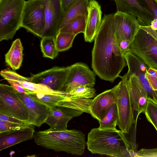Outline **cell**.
<instances>
[{
  "instance_id": "obj_38",
  "label": "cell",
  "mask_w": 157,
  "mask_h": 157,
  "mask_svg": "<svg viewBox=\"0 0 157 157\" xmlns=\"http://www.w3.org/2000/svg\"><path fill=\"white\" fill-rule=\"evenodd\" d=\"M75 0H62V5L64 11Z\"/></svg>"
},
{
  "instance_id": "obj_15",
  "label": "cell",
  "mask_w": 157,
  "mask_h": 157,
  "mask_svg": "<svg viewBox=\"0 0 157 157\" xmlns=\"http://www.w3.org/2000/svg\"><path fill=\"white\" fill-rule=\"evenodd\" d=\"M16 93L27 109L29 115L28 123L38 127L45 123L50 114V109L34 100L28 94L20 93L16 90Z\"/></svg>"
},
{
  "instance_id": "obj_31",
  "label": "cell",
  "mask_w": 157,
  "mask_h": 157,
  "mask_svg": "<svg viewBox=\"0 0 157 157\" xmlns=\"http://www.w3.org/2000/svg\"><path fill=\"white\" fill-rule=\"evenodd\" d=\"M31 124L28 123L20 124L0 120V135L19 130Z\"/></svg>"
},
{
  "instance_id": "obj_11",
  "label": "cell",
  "mask_w": 157,
  "mask_h": 157,
  "mask_svg": "<svg viewBox=\"0 0 157 157\" xmlns=\"http://www.w3.org/2000/svg\"><path fill=\"white\" fill-rule=\"evenodd\" d=\"M117 40L123 39L132 43L140 29L136 18L132 15L120 11L113 13Z\"/></svg>"
},
{
  "instance_id": "obj_41",
  "label": "cell",
  "mask_w": 157,
  "mask_h": 157,
  "mask_svg": "<svg viewBox=\"0 0 157 157\" xmlns=\"http://www.w3.org/2000/svg\"></svg>"
},
{
  "instance_id": "obj_9",
  "label": "cell",
  "mask_w": 157,
  "mask_h": 157,
  "mask_svg": "<svg viewBox=\"0 0 157 157\" xmlns=\"http://www.w3.org/2000/svg\"><path fill=\"white\" fill-rule=\"evenodd\" d=\"M95 83V75L85 63H77L70 66L62 91L68 93L82 86L93 87Z\"/></svg>"
},
{
  "instance_id": "obj_20",
  "label": "cell",
  "mask_w": 157,
  "mask_h": 157,
  "mask_svg": "<svg viewBox=\"0 0 157 157\" xmlns=\"http://www.w3.org/2000/svg\"><path fill=\"white\" fill-rule=\"evenodd\" d=\"M34 125L29 126L9 133L0 135V151L33 138Z\"/></svg>"
},
{
  "instance_id": "obj_21",
  "label": "cell",
  "mask_w": 157,
  "mask_h": 157,
  "mask_svg": "<svg viewBox=\"0 0 157 157\" xmlns=\"http://www.w3.org/2000/svg\"><path fill=\"white\" fill-rule=\"evenodd\" d=\"M89 2V0H75L64 11L59 29L77 17L87 16Z\"/></svg>"
},
{
  "instance_id": "obj_29",
  "label": "cell",
  "mask_w": 157,
  "mask_h": 157,
  "mask_svg": "<svg viewBox=\"0 0 157 157\" xmlns=\"http://www.w3.org/2000/svg\"><path fill=\"white\" fill-rule=\"evenodd\" d=\"M144 113L147 120L153 126L157 132V103L150 97L148 98Z\"/></svg>"
},
{
  "instance_id": "obj_1",
  "label": "cell",
  "mask_w": 157,
  "mask_h": 157,
  "mask_svg": "<svg viewBox=\"0 0 157 157\" xmlns=\"http://www.w3.org/2000/svg\"><path fill=\"white\" fill-rule=\"evenodd\" d=\"M94 40L92 68L101 79L113 82L127 64L117 44L113 13L103 16Z\"/></svg>"
},
{
  "instance_id": "obj_2",
  "label": "cell",
  "mask_w": 157,
  "mask_h": 157,
  "mask_svg": "<svg viewBox=\"0 0 157 157\" xmlns=\"http://www.w3.org/2000/svg\"><path fill=\"white\" fill-rule=\"evenodd\" d=\"M121 130L92 128L88 134L86 144L92 153L115 157H135L136 151L131 147Z\"/></svg>"
},
{
  "instance_id": "obj_24",
  "label": "cell",
  "mask_w": 157,
  "mask_h": 157,
  "mask_svg": "<svg viewBox=\"0 0 157 157\" xmlns=\"http://www.w3.org/2000/svg\"><path fill=\"white\" fill-rule=\"evenodd\" d=\"M28 94L34 100L46 106L50 109L57 106L61 101L72 100L76 98L68 93L65 95H58L31 92Z\"/></svg>"
},
{
  "instance_id": "obj_19",
  "label": "cell",
  "mask_w": 157,
  "mask_h": 157,
  "mask_svg": "<svg viewBox=\"0 0 157 157\" xmlns=\"http://www.w3.org/2000/svg\"><path fill=\"white\" fill-rule=\"evenodd\" d=\"M85 31L84 33L86 41L91 42L94 40L101 25L102 12L101 6L95 0H90L87 8Z\"/></svg>"
},
{
  "instance_id": "obj_22",
  "label": "cell",
  "mask_w": 157,
  "mask_h": 157,
  "mask_svg": "<svg viewBox=\"0 0 157 157\" xmlns=\"http://www.w3.org/2000/svg\"><path fill=\"white\" fill-rule=\"evenodd\" d=\"M45 6L44 29L41 38H55L59 29L60 24L53 12L49 0H44Z\"/></svg>"
},
{
  "instance_id": "obj_3",
  "label": "cell",
  "mask_w": 157,
  "mask_h": 157,
  "mask_svg": "<svg viewBox=\"0 0 157 157\" xmlns=\"http://www.w3.org/2000/svg\"><path fill=\"white\" fill-rule=\"evenodd\" d=\"M33 138L37 145L46 149L76 155H82L87 146L85 134L75 129L55 130L49 128L36 132Z\"/></svg>"
},
{
  "instance_id": "obj_32",
  "label": "cell",
  "mask_w": 157,
  "mask_h": 157,
  "mask_svg": "<svg viewBox=\"0 0 157 157\" xmlns=\"http://www.w3.org/2000/svg\"><path fill=\"white\" fill-rule=\"evenodd\" d=\"M146 78L152 89L157 91V70L149 67L145 74Z\"/></svg>"
},
{
  "instance_id": "obj_10",
  "label": "cell",
  "mask_w": 157,
  "mask_h": 157,
  "mask_svg": "<svg viewBox=\"0 0 157 157\" xmlns=\"http://www.w3.org/2000/svg\"><path fill=\"white\" fill-rule=\"evenodd\" d=\"M70 66L54 67L30 77L32 82L45 85L51 89L62 91L66 82Z\"/></svg>"
},
{
  "instance_id": "obj_13",
  "label": "cell",
  "mask_w": 157,
  "mask_h": 157,
  "mask_svg": "<svg viewBox=\"0 0 157 157\" xmlns=\"http://www.w3.org/2000/svg\"><path fill=\"white\" fill-rule=\"evenodd\" d=\"M117 11L130 14L135 17L140 25L148 26L154 19L152 13L140 0H113Z\"/></svg>"
},
{
  "instance_id": "obj_27",
  "label": "cell",
  "mask_w": 157,
  "mask_h": 157,
  "mask_svg": "<svg viewBox=\"0 0 157 157\" xmlns=\"http://www.w3.org/2000/svg\"><path fill=\"white\" fill-rule=\"evenodd\" d=\"M40 48L44 57L53 59L58 55L55 44V38L44 37L40 41Z\"/></svg>"
},
{
  "instance_id": "obj_37",
  "label": "cell",
  "mask_w": 157,
  "mask_h": 157,
  "mask_svg": "<svg viewBox=\"0 0 157 157\" xmlns=\"http://www.w3.org/2000/svg\"><path fill=\"white\" fill-rule=\"evenodd\" d=\"M6 80L19 93H25L27 94L31 93L29 91L24 88L20 85L12 80L7 79H6Z\"/></svg>"
},
{
  "instance_id": "obj_5",
  "label": "cell",
  "mask_w": 157,
  "mask_h": 157,
  "mask_svg": "<svg viewBox=\"0 0 157 157\" xmlns=\"http://www.w3.org/2000/svg\"><path fill=\"white\" fill-rule=\"evenodd\" d=\"M25 0H0V41L12 39L21 27Z\"/></svg>"
},
{
  "instance_id": "obj_17",
  "label": "cell",
  "mask_w": 157,
  "mask_h": 157,
  "mask_svg": "<svg viewBox=\"0 0 157 157\" xmlns=\"http://www.w3.org/2000/svg\"><path fill=\"white\" fill-rule=\"evenodd\" d=\"M83 113L70 108L56 106L50 109V114L45 123L49 125L50 129L52 130H66L70 120Z\"/></svg>"
},
{
  "instance_id": "obj_12",
  "label": "cell",
  "mask_w": 157,
  "mask_h": 157,
  "mask_svg": "<svg viewBox=\"0 0 157 157\" xmlns=\"http://www.w3.org/2000/svg\"><path fill=\"white\" fill-rule=\"evenodd\" d=\"M128 71V76L134 74L138 77L140 82L147 92L148 97L157 103V93L151 87L146 78L145 74L149 67L139 57L130 51L124 54Z\"/></svg>"
},
{
  "instance_id": "obj_34",
  "label": "cell",
  "mask_w": 157,
  "mask_h": 157,
  "mask_svg": "<svg viewBox=\"0 0 157 157\" xmlns=\"http://www.w3.org/2000/svg\"><path fill=\"white\" fill-rule=\"evenodd\" d=\"M138 157H157V148L153 149L143 148L136 153Z\"/></svg>"
},
{
  "instance_id": "obj_30",
  "label": "cell",
  "mask_w": 157,
  "mask_h": 157,
  "mask_svg": "<svg viewBox=\"0 0 157 157\" xmlns=\"http://www.w3.org/2000/svg\"><path fill=\"white\" fill-rule=\"evenodd\" d=\"M96 92L93 87L84 85L78 87L68 94L76 97L90 99L95 96Z\"/></svg>"
},
{
  "instance_id": "obj_6",
  "label": "cell",
  "mask_w": 157,
  "mask_h": 157,
  "mask_svg": "<svg viewBox=\"0 0 157 157\" xmlns=\"http://www.w3.org/2000/svg\"><path fill=\"white\" fill-rule=\"evenodd\" d=\"M121 80L117 84L116 90V103L118 113L117 125L125 134L129 133L135 120L131 99L127 85L128 76L126 73L119 76Z\"/></svg>"
},
{
  "instance_id": "obj_35",
  "label": "cell",
  "mask_w": 157,
  "mask_h": 157,
  "mask_svg": "<svg viewBox=\"0 0 157 157\" xmlns=\"http://www.w3.org/2000/svg\"><path fill=\"white\" fill-rule=\"evenodd\" d=\"M118 46L122 53L124 54L129 51V48L132 42L126 39H117Z\"/></svg>"
},
{
  "instance_id": "obj_18",
  "label": "cell",
  "mask_w": 157,
  "mask_h": 157,
  "mask_svg": "<svg viewBox=\"0 0 157 157\" xmlns=\"http://www.w3.org/2000/svg\"><path fill=\"white\" fill-rule=\"evenodd\" d=\"M116 85L113 88L106 90L96 96L90 106V114L99 121L105 117L111 105L116 103Z\"/></svg>"
},
{
  "instance_id": "obj_36",
  "label": "cell",
  "mask_w": 157,
  "mask_h": 157,
  "mask_svg": "<svg viewBox=\"0 0 157 157\" xmlns=\"http://www.w3.org/2000/svg\"><path fill=\"white\" fill-rule=\"evenodd\" d=\"M0 120L20 124L28 123L26 121L19 120L16 118L6 115L0 113Z\"/></svg>"
},
{
  "instance_id": "obj_16",
  "label": "cell",
  "mask_w": 157,
  "mask_h": 157,
  "mask_svg": "<svg viewBox=\"0 0 157 157\" xmlns=\"http://www.w3.org/2000/svg\"><path fill=\"white\" fill-rule=\"evenodd\" d=\"M0 74L6 80L7 79L12 80L31 93L58 95L67 94L64 91L54 90L45 85L33 82H32L30 77L23 76L10 69L2 70Z\"/></svg>"
},
{
  "instance_id": "obj_39",
  "label": "cell",
  "mask_w": 157,
  "mask_h": 157,
  "mask_svg": "<svg viewBox=\"0 0 157 157\" xmlns=\"http://www.w3.org/2000/svg\"><path fill=\"white\" fill-rule=\"evenodd\" d=\"M150 26L152 29L157 31V19H154L151 21Z\"/></svg>"
},
{
  "instance_id": "obj_23",
  "label": "cell",
  "mask_w": 157,
  "mask_h": 157,
  "mask_svg": "<svg viewBox=\"0 0 157 157\" xmlns=\"http://www.w3.org/2000/svg\"><path fill=\"white\" fill-rule=\"evenodd\" d=\"M23 50L20 40L17 39L13 42L9 50L5 55L6 63L13 70L20 68L23 60Z\"/></svg>"
},
{
  "instance_id": "obj_4",
  "label": "cell",
  "mask_w": 157,
  "mask_h": 157,
  "mask_svg": "<svg viewBox=\"0 0 157 157\" xmlns=\"http://www.w3.org/2000/svg\"><path fill=\"white\" fill-rule=\"evenodd\" d=\"M129 51L141 59L149 67L157 70V31L150 26H140L131 44Z\"/></svg>"
},
{
  "instance_id": "obj_8",
  "label": "cell",
  "mask_w": 157,
  "mask_h": 157,
  "mask_svg": "<svg viewBox=\"0 0 157 157\" xmlns=\"http://www.w3.org/2000/svg\"><path fill=\"white\" fill-rule=\"evenodd\" d=\"M16 91L11 85L0 84V113L27 122L28 111Z\"/></svg>"
},
{
  "instance_id": "obj_7",
  "label": "cell",
  "mask_w": 157,
  "mask_h": 157,
  "mask_svg": "<svg viewBox=\"0 0 157 157\" xmlns=\"http://www.w3.org/2000/svg\"><path fill=\"white\" fill-rule=\"evenodd\" d=\"M45 10L44 0L26 1L22 12L21 27L41 38L45 27Z\"/></svg>"
},
{
  "instance_id": "obj_25",
  "label": "cell",
  "mask_w": 157,
  "mask_h": 157,
  "mask_svg": "<svg viewBox=\"0 0 157 157\" xmlns=\"http://www.w3.org/2000/svg\"><path fill=\"white\" fill-rule=\"evenodd\" d=\"M118 118L117 107L114 103L109 107L105 117L99 121L100 125L98 128L103 130H116Z\"/></svg>"
},
{
  "instance_id": "obj_28",
  "label": "cell",
  "mask_w": 157,
  "mask_h": 157,
  "mask_svg": "<svg viewBox=\"0 0 157 157\" xmlns=\"http://www.w3.org/2000/svg\"><path fill=\"white\" fill-rule=\"evenodd\" d=\"M76 35L70 33L58 32L55 38L56 45L58 52L67 51L71 48Z\"/></svg>"
},
{
  "instance_id": "obj_26",
  "label": "cell",
  "mask_w": 157,
  "mask_h": 157,
  "mask_svg": "<svg viewBox=\"0 0 157 157\" xmlns=\"http://www.w3.org/2000/svg\"><path fill=\"white\" fill-rule=\"evenodd\" d=\"M87 16H79L75 18L60 29L59 32L68 33L77 35L84 33L86 26Z\"/></svg>"
},
{
  "instance_id": "obj_33",
  "label": "cell",
  "mask_w": 157,
  "mask_h": 157,
  "mask_svg": "<svg viewBox=\"0 0 157 157\" xmlns=\"http://www.w3.org/2000/svg\"><path fill=\"white\" fill-rule=\"evenodd\" d=\"M140 0L152 13L154 19H157V0Z\"/></svg>"
},
{
  "instance_id": "obj_14",
  "label": "cell",
  "mask_w": 157,
  "mask_h": 157,
  "mask_svg": "<svg viewBox=\"0 0 157 157\" xmlns=\"http://www.w3.org/2000/svg\"><path fill=\"white\" fill-rule=\"evenodd\" d=\"M128 76L127 85L132 101L134 118L137 121L139 114L145 112L149 97L136 75L132 74Z\"/></svg>"
},
{
  "instance_id": "obj_42",
  "label": "cell",
  "mask_w": 157,
  "mask_h": 157,
  "mask_svg": "<svg viewBox=\"0 0 157 157\" xmlns=\"http://www.w3.org/2000/svg\"></svg>"
},
{
  "instance_id": "obj_40",
  "label": "cell",
  "mask_w": 157,
  "mask_h": 157,
  "mask_svg": "<svg viewBox=\"0 0 157 157\" xmlns=\"http://www.w3.org/2000/svg\"><path fill=\"white\" fill-rule=\"evenodd\" d=\"M156 91V92H157V91Z\"/></svg>"
}]
</instances>
